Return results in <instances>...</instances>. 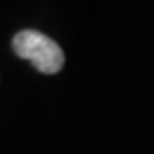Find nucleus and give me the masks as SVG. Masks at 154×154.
<instances>
[{
    "mask_svg": "<svg viewBox=\"0 0 154 154\" xmlns=\"http://www.w3.org/2000/svg\"><path fill=\"white\" fill-rule=\"evenodd\" d=\"M11 45L19 58L30 61L43 74H56L65 65V54L61 47L37 30L19 32L13 37Z\"/></svg>",
    "mask_w": 154,
    "mask_h": 154,
    "instance_id": "obj_1",
    "label": "nucleus"
}]
</instances>
